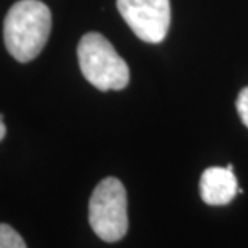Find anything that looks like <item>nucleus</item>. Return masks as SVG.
I'll use <instances>...</instances> for the list:
<instances>
[{
  "label": "nucleus",
  "mask_w": 248,
  "mask_h": 248,
  "mask_svg": "<svg viewBox=\"0 0 248 248\" xmlns=\"http://www.w3.org/2000/svg\"><path fill=\"white\" fill-rule=\"evenodd\" d=\"M51 31V12L40 0H19L3 21V40L8 53L19 62L40 55Z\"/></svg>",
  "instance_id": "1"
},
{
  "label": "nucleus",
  "mask_w": 248,
  "mask_h": 248,
  "mask_svg": "<svg viewBox=\"0 0 248 248\" xmlns=\"http://www.w3.org/2000/svg\"><path fill=\"white\" fill-rule=\"evenodd\" d=\"M78 66L83 77L94 88L124 90L130 82V69L112 44L98 32H88L77 46Z\"/></svg>",
  "instance_id": "2"
},
{
  "label": "nucleus",
  "mask_w": 248,
  "mask_h": 248,
  "mask_svg": "<svg viewBox=\"0 0 248 248\" xmlns=\"http://www.w3.org/2000/svg\"><path fill=\"white\" fill-rule=\"evenodd\" d=\"M88 221L93 232L109 244L122 240L128 231L126 191L117 178H104L94 187L88 203Z\"/></svg>",
  "instance_id": "3"
},
{
  "label": "nucleus",
  "mask_w": 248,
  "mask_h": 248,
  "mask_svg": "<svg viewBox=\"0 0 248 248\" xmlns=\"http://www.w3.org/2000/svg\"><path fill=\"white\" fill-rule=\"evenodd\" d=\"M120 16L147 44H160L171 21L170 0H117Z\"/></svg>",
  "instance_id": "4"
},
{
  "label": "nucleus",
  "mask_w": 248,
  "mask_h": 248,
  "mask_svg": "<svg viewBox=\"0 0 248 248\" xmlns=\"http://www.w3.org/2000/svg\"><path fill=\"white\" fill-rule=\"evenodd\" d=\"M239 192L232 165L210 167L200 176V197L208 205H228Z\"/></svg>",
  "instance_id": "5"
},
{
  "label": "nucleus",
  "mask_w": 248,
  "mask_h": 248,
  "mask_svg": "<svg viewBox=\"0 0 248 248\" xmlns=\"http://www.w3.org/2000/svg\"><path fill=\"white\" fill-rule=\"evenodd\" d=\"M0 248H28L21 237L12 226L0 224Z\"/></svg>",
  "instance_id": "6"
},
{
  "label": "nucleus",
  "mask_w": 248,
  "mask_h": 248,
  "mask_svg": "<svg viewBox=\"0 0 248 248\" xmlns=\"http://www.w3.org/2000/svg\"><path fill=\"white\" fill-rule=\"evenodd\" d=\"M235 106H237V112H239L242 122L248 128V87L242 88L239 96H237V101H235Z\"/></svg>",
  "instance_id": "7"
},
{
  "label": "nucleus",
  "mask_w": 248,
  "mask_h": 248,
  "mask_svg": "<svg viewBox=\"0 0 248 248\" xmlns=\"http://www.w3.org/2000/svg\"><path fill=\"white\" fill-rule=\"evenodd\" d=\"M5 135H7V128H5V124H3V119L0 117V141L5 138Z\"/></svg>",
  "instance_id": "8"
}]
</instances>
